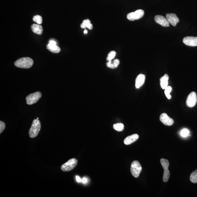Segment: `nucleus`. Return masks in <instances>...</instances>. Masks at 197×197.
<instances>
[{
  "instance_id": "32",
  "label": "nucleus",
  "mask_w": 197,
  "mask_h": 197,
  "mask_svg": "<svg viewBox=\"0 0 197 197\" xmlns=\"http://www.w3.org/2000/svg\"><path fill=\"white\" fill-rule=\"evenodd\" d=\"M38 119H39V118H37V119H38Z\"/></svg>"
},
{
  "instance_id": "15",
  "label": "nucleus",
  "mask_w": 197,
  "mask_h": 197,
  "mask_svg": "<svg viewBox=\"0 0 197 197\" xmlns=\"http://www.w3.org/2000/svg\"><path fill=\"white\" fill-rule=\"evenodd\" d=\"M31 29L34 33L38 35H41L43 33L42 27L39 24H34L31 26Z\"/></svg>"
},
{
  "instance_id": "13",
  "label": "nucleus",
  "mask_w": 197,
  "mask_h": 197,
  "mask_svg": "<svg viewBox=\"0 0 197 197\" xmlns=\"http://www.w3.org/2000/svg\"><path fill=\"white\" fill-rule=\"evenodd\" d=\"M145 79V76L144 75H139L136 80V87L137 89H139L143 85Z\"/></svg>"
},
{
  "instance_id": "18",
  "label": "nucleus",
  "mask_w": 197,
  "mask_h": 197,
  "mask_svg": "<svg viewBox=\"0 0 197 197\" xmlns=\"http://www.w3.org/2000/svg\"><path fill=\"white\" fill-rule=\"evenodd\" d=\"M160 162L164 171L168 170L169 165V162L168 160H167V159H162L160 160Z\"/></svg>"
},
{
  "instance_id": "5",
  "label": "nucleus",
  "mask_w": 197,
  "mask_h": 197,
  "mask_svg": "<svg viewBox=\"0 0 197 197\" xmlns=\"http://www.w3.org/2000/svg\"><path fill=\"white\" fill-rule=\"evenodd\" d=\"M41 96L42 95L40 92H35L29 95L26 98L27 104L32 105L37 103Z\"/></svg>"
},
{
  "instance_id": "21",
  "label": "nucleus",
  "mask_w": 197,
  "mask_h": 197,
  "mask_svg": "<svg viewBox=\"0 0 197 197\" xmlns=\"http://www.w3.org/2000/svg\"><path fill=\"white\" fill-rule=\"evenodd\" d=\"M165 90V94L168 99H171V96L170 94L172 90V88L171 86H168Z\"/></svg>"
},
{
  "instance_id": "1",
  "label": "nucleus",
  "mask_w": 197,
  "mask_h": 197,
  "mask_svg": "<svg viewBox=\"0 0 197 197\" xmlns=\"http://www.w3.org/2000/svg\"><path fill=\"white\" fill-rule=\"evenodd\" d=\"M33 59L30 58L26 57L18 59L15 62L14 65L18 68L28 69L33 66Z\"/></svg>"
},
{
  "instance_id": "24",
  "label": "nucleus",
  "mask_w": 197,
  "mask_h": 197,
  "mask_svg": "<svg viewBox=\"0 0 197 197\" xmlns=\"http://www.w3.org/2000/svg\"><path fill=\"white\" fill-rule=\"evenodd\" d=\"M116 53L114 51H112L109 53L107 57V61H110L114 58L116 56Z\"/></svg>"
},
{
  "instance_id": "25",
  "label": "nucleus",
  "mask_w": 197,
  "mask_h": 197,
  "mask_svg": "<svg viewBox=\"0 0 197 197\" xmlns=\"http://www.w3.org/2000/svg\"><path fill=\"white\" fill-rule=\"evenodd\" d=\"M190 132L186 129H184L181 130L180 135L181 137H186L189 135Z\"/></svg>"
},
{
  "instance_id": "29",
  "label": "nucleus",
  "mask_w": 197,
  "mask_h": 197,
  "mask_svg": "<svg viewBox=\"0 0 197 197\" xmlns=\"http://www.w3.org/2000/svg\"><path fill=\"white\" fill-rule=\"evenodd\" d=\"M81 181H82V182H83V183L85 184L87 182V178H85V177H84V178L82 179V180H81Z\"/></svg>"
},
{
  "instance_id": "27",
  "label": "nucleus",
  "mask_w": 197,
  "mask_h": 197,
  "mask_svg": "<svg viewBox=\"0 0 197 197\" xmlns=\"http://www.w3.org/2000/svg\"><path fill=\"white\" fill-rule=\"evenodd\" d=\"M5 124L3 122L0 121V133H2L5 128Z\"/></svg>"
},
{
  "instance_id": "9",
  "label": "nucleus",
  "mask_w": 197,
  "mask_h": 197,
  "mask_svg": "<svg viewBox=\"0 0 197 197\" xmlns=\"http://www.w3.org/2000/svg\"><path fill=\"white\" fill-rule=\"evenodd\" d=\"M160 120L163 124L166 126H171L173 124L174 120L167 115L166 113H164L160 115Z\"/></svg>"
},
{
  "instance_id": "6",
  "label": "nucleus",
  "mask_w": 197,
  "mask_h": 197,
  "mask_svg": "<svg viewBox=\"0 0 197 197\" xmlns=\"http://www.w3.org/2000/svg\"><path fill=\"white\" fill-rule=\"evenodd\" d=\"M144 15V11L143 10L139 9L134 12L129 13L127 15V19L131 21H134L141 19Z\"/></svg>"
},
{
  "instance_id": "11",
  "label": "nucleus",
  "mask_w": 197,
  "mask_h": 197,
  "mask_svg": "<svg viewBox=\"0 0 197 197\" xmlns=\"http://www.w3.org/2000/svg\"><path fill=\"white\" fill-rule=\"evenodd\" d=\"M166 19L169 24L174 26H175L176 24L179 21L178 17L176 14L174 13H168L166 15Z\"/></svg>"
},
{
  "instance_id": "3",
  "label": "nucleus",
  "mask_w": 197,
  "mask_h": 197,
  "mask_svg": "<svg viewBox=\"0 0 197 197\" xmlns=\"http://www.w3.org/2000/svg\"><path fill=\"white\" fill-rule=\"evenodd\" d=\"M77 159L72 158L65 164L62 165L61 167V169L63 172L70 171L74 169L77 165Z\"/></svg>"
},
{
  "instance_id": "23",
  "label": "nucleus",
  "mask_w": 197,
  "mask_h": 197,
  "mask_svg": "<svg viewBox=\"0 0 197 197\" xmlns=\"http://www.w3.org/2000/svg\"><path fill=\"white\" fill-rule=\"evenodd\" d=\"M170 175V172L169 170L167 171H164V175H163V180L164 182H167L169 180Z\"/></svg>"
},
{
  "instance_id": "31",
  "label": "nucleus",
  "mask_w": 197,
  "mask_h": 197,
  "mask_svg": "<svg viewBox=\"0 0 197 197\" xmlns=\"http://www.w3.org/2000/svg\"><path fill=\"white\" fill-rule=\"evenodd\" d=\"M84 33L85 34H87L88 33V31L86 29H85V30L84 31Z\"/></svg>"
},
{
  "instance_id": "30",
  "label": "nucleus",
  "mask_w": 197,
  "mask_h": 197,
  "mask_svg": "<svg viewBox=\"0 0 197 197\" xmlns=\"http://www.w3.org/2000/svg\"><path fill=\"white\" fill-rule=\"evenodd\" d=\"M76 179L78 182H80L81 181V179L78 176H76Z\"/></svg>"
},
{
  "instance_id": "26",
  "label": "nucleus",
  "mask_w": 197,
  "mask_h": 197,
  "mask_svg": "<svg viewBox=\"0 0 197 197\" xmlns=\"http://www.w3.org/2000/svg\"><path fill=\"white\" fill-rule=\"evenodd\" d=\"M106 65H107V67L111 69L115 68L114 65V64L113 62L112 61L107 62V63H106Z\"/></svg>"
},
{
  "instance_id": "8",
  "label": "nucleus",
  "mask_w": 197,
  "mask_h": 197,
  "mask_svg": "<svg viewBox=\"0 0 197 197\" xmlns=\"http://www.w3.org/2000/svg\"><path fill=\"white\" fill-rule=\"evenodd\" d=\"M182 41L185 45L187 46H197V37L187 36L184 38Z\"/></svg>"
},
{
  "instance_id": "16",
  "label": "nucleus",
  "mask_w": 197,
  "mask_h": 197,
  "mask_svg": "<svg viewBox=\"0 0 197 197\" xmlns=\"http://www.w3.org/2000/svg\"><path fill=\"white\" fill-rule=\"evenodd\" d=\"M47 48L52 53L58 54L60 52V48L57 46V45L52 44L49 43L47 45Z\"/></svg>"
},
{
  "instance_id": "7",
  "label": "nucleus",
  "mask_w": 197,
  "mask_h": 197,
  "mask_svg": "<svg viewBox=\"0 0 197 197\" xmlns=\"http://www.w3.org/2000/svg\"><path fill=\"white\" fill-rule=\"evenodd\" d=\"M197 102V97L196 93L192 92L188 96L186 100V105L189 107H194Z\"/></svg>"
},
{
  "instance_id": "17",
  "label": "nucleus",
  "mask_w": 197,
  "mask_h": 197,
  "mask_svg": "<svg viewBox=\"0 0 197 197\" xmlns=\"http://www.w3.org/2000/svg\"><path fill=\"white\" fill-rule=\"evenodd\" d=\"M81 28H88L89 30H91L93 28V24H91L90 20L89 19H85L83 21V23L80 25Z\"/></svg>"
},
{
  "instance_id": "20",
  "label": "nucleus",
  "mask_w": 197,
  "mask_h": 197,
  "mask_svg": "<svg viewBox=\"0 0 197 197\" xmlns=\"http://www.w3.org/2000/svg\"><path fill=\"white\" fill-rule=\"evenodd\" d=\"M190 180L193 183H197V169L191 174L190 177Z\"/></svg>"
},
{
  "instance_id": "14",
  "label": "nucleus",
  "mask_w": 197,
  "mask_h": 197,
  "mask_svg": "<svg viewBox=\"0 0 197 197\" xmlns=\"http://www.w3.org/2000/svg\"><path fill=\"white\" fill-rule=\"evenodd\" d=\"M169 79V76L167 74H165L164 76L161 78L160 85L162 89H165L168 86Z\"/></svg>"
},
{
  "instance_id": "2",
  "label": "nucleus",
  "mask_w": 197,
  "mask_h": 197,
  "mask_svg": "<svg viewBox=\"0 0 197 197\" xmlns=\"http://www.w3.org/2000/svg\"><path fill=\"white\" fill-rule=\"evenodd\" d=\"M41 124L38 119L34 120L30 129L28 134L31 138H35L38 136L41 130Z\"/></svg>"
},
{
  "instance_id": "28",
  "label": "nucleus",
  "mask_w": 197,
  "mask_h": 197,
  "mask_svg": "<svg viewBox=\"0 0 197 197\" xmlns=\"http://www.w3.org/2000/svg\"><path fill=\"white\" fill-rule=\"evenodd\" d=\"M113 62L114 64V65L115 68H117L118 66L120 64V61L119 59H115V60H114L113 61Z\"/></svg>"
},
{
  "instance_id": "10",
  "label": "nucleus",
  "mask_w": 197,
  "mask_h": 197,
  "mask_svg": "<svg viewBox=\"0 0 197 197\" xmlns=\"http://www.w3.org/2000/svg\"><path fill=\"white\" fill-rule=\"evenodd\" d=\"M155 20L157 24L164 27H168L169 23L166 18L161 15H156L155 17Z\"/></svg>"
},
{
  "instance_id": "22",
  "label": "nucleus",
  "mask_w": 197,
  "mask_h": 197,
  "mask_svg": "<svg viewBox=\"0 0 197 197\" xmlns=\"http://www.w3.org/2000/svg\"><path fill=\"white\" fill-rule=\"evenodd\" d=\"M33 20L34 21L36 22L39 24H42V17L39 15H36L33 17Z\"/></svg>"
},
{
  "instance_id": "19",
  "label": "nucleus",
  "mask_w": 197,
  "mask_h": 197,
  "mask_svg": "<svg viewBox=\"0 0 197 197\" xmlns=\"http://www.w3.org/2000/svg\"><path fill=\"white\" fill-rule=\"evenodd\" d=\"M114 129L118 132H122L124 129V124L122 123H118L113 125Z\"/></svg>"
},
{
  "instance_id": "12",
  "label": "nucleus",
  "mask_w": 197,
  "mask_h": 197,
  "mask_svg": "<svg viewBox=\"0 0 197 197\" xmlns=\"http://www.w3.org/2000/svg\"><path fill=\"white\" fill-rule=\"evenodd\" d=\"M139 136L138 135L136 134L128 136L124 140V143L125 145H129L134 143L138 139Z\"/></svg>"
},
{
  "instance_id": "4",
  "label": "nucleus",
  "mask_w": 197,
  "mask_h": 197,
  "mask_svg": "<svg viewBox=\"0 0 197 197\" xmlns=\"http://www.w3.org/2000/svg\"><path fill=\"white\" fill-rule=\"evenodd\" d=\"M142 170V166L138 161L135 160L132 162L131 165L130 171L133 177L135 178L138 177Z\"/></svg>"
}]
</instances>
